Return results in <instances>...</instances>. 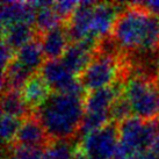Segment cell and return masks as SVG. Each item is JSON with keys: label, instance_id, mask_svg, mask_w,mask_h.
<instances>
[{"label": "cell", "instance_id": "cell-8", "mask_svg": "<svg viewBox=\"0 0 159 159\" xmlns=\"http://www.w3.org/2000/svg\"><path fill=\"white\" fill-rule=\"evenodd\" d=\"M97 1H79V5L65 22L70 43L79 42L89 37L93 12Z\"/></svg>", "mask_w": 159, "mask_h": 159}, {"label": "cell", "instance_id": "cell-6", "mask_svg": "<svg viewBox=\"0 0 159 159\" xmlns=\"http://www.w3.org/2000/svg\"><path fill=\"white\" fill-rule=\"evenodd\" d=\"M39 73L43 77L52 92L69 93L79 97L86 95V91L81 86L78 77L73 75L61 59H45Z\"/></svg>", "mask_w": 159, "mask_h": 159}, {"label": "cell", "instance_id": "cell-13", "mask_svg": "<svg viewBox=\"0 0 159 159\" xmlns=\"http://www.w3.org/2000/svg\"><path fill=\"white\" fill-rule=\"evenodd\" d=\"M40 37L43 55L48 61L62 58L63 53L70 44L65 23L41 35Z\"/></svg>", "mask_w": 159, "mask_h": 159}, {"label": "cell", "instance_id": "cell-5", "mask_svg": "<svg viewBox=\"0 0 159 159\" xmlns=\"http://www.w3.org/2000/svg\"><path fill=\"white\" fill-rule=\"evenodd\" d=\"M78 143L87 159H114L119 145V123L109 122L105 127L80 137Z\"/></svg>", "mask_w": 159, "mask_h": 159}, {"label": "cell", "instance_id": "cell-24", "mask_svg": "<svg viewBox=\"0 0 159 159\" xmlns=\"http://www.w3.org/2000/svg\"><path fill=\"white\" fill-rule=\"evenodd\" d=\"M15 53L16 51L6 44L5 42L1 43V69L2 71L6 70L9 64L15 59Z\"/></svg>", "mask_w": 159, "mask_h": 159}, {"label": "cell", "instance_id": "cell-26", "mask_svg": "<svg viewBox=\"0 0 159 159\" xmlns=\"http://www.w3.org/2000/svg\"><path fill=\"white\" fill-rule=\"evenodd\" d=\"M153 152L152 151H142V152H134L128 156L125 159H152Z\"/></svg>", "mask_w": 159, "mask_h": 159}, {"label": "cell", "instance_id": "cell-7", "mask_svg": "<svg viewBox=\"0 0 159 159\" xmlns=\"http://www.w3.org/2000/svg\"><path fill=\"white\" fill-rule=\"evenodd\" d=\"M100 40L87 37L79 42L70 43L61 61L75 75L79 77L92 62Z\"/></svg>", "mask_w": 159, "mask_h": 159}, {"label": "cell", "instance_id": "cell-22", "mask_svg": "<svg viewBox=\"0 0 159 159\" xmlns=\"http://www.w3.org/2000/svg\"><path fill=\"white\" fill-rule=\"evenodd\" d=\"M45 149L28 146L9 145L8 155L11 159H44Z\"/></svg>", "mask_w": 159, "mask_h": 159}, {"label": "cell", "instance_id": "cell-16", "mask_svg": "<svg viewBox=\"0 0 159 159\" xmlns=\"http://www.w3.org/2000/svg\"><path fill=\"white\" fill-rule=\"evenodd\" d=\"M35 72H31L25 67L22 64L14 59L13 62L9 64L7 69L2 71V77H1V89L2 92L8 91V89H15V91H21L23 85L26 81Z\"/></svg>", "mask_w": 159, "mask_h": 159}, {"label": "cell", "instance_id": "cell-4", "mask_svg": "<svg viewBox=\"0 0 159 159\" xmlns=\"http://www.w3.org/2000/svg\"><path fill=\"white\" fill-rule=\"evenodd\" d=\"M159 130V119L145 121L131 116L119 123V144L128 155L150 151Z\"/></svg>", "mask_w": 159, "mask_h": 159}, {"label": "cell", "instance_id": "cell-15", "mask_svg": "<svg viewBox=\"0 0 159 159\" xmlns=\"http://www.w3.org/2000/svg\"><path fill=\"white\" fill-rule=\"evenodd\" d=\"M36 36L37 33L35 27L28 23H16L7 28H2V42L15 51L34 40Z\"/></svg>", "mask_w": 159, "mask_h": 159}, {"label": "cell", "instance_id": "cell-19", "mask_svg": "<svg viewBox=\"0 0 159 159\" xmlns=\"http://www.w3.org/2000/svg\"><path fill=\"white\" fill-rule=\"evenodd\" d=\"M22 120L11 116V115L2 114L1 116V137L2 142L6 145H12L16 138L18 131L20 129Z\"/></svg>", "mask_w": 159, "mask_h": 159}, {"label": "cell", "instance_id": "cell-25", "mask_svg": "<svg viewBox=\"0 0 159 159\" xmlns=\"http://www.w3.org/2000/svg\"><path fill=\"white\" fill-rule=\"evenodd\" d=\"M135 5L148 11L149 13L153 14L159 18V0H149V1H135Z\"/></svg>", "mask_w": 159, "mask_h": 159}, {"label": "cell", "instance_id": "cell-17", "mask_svg": "<svg viewBox=\"0 0 159 159\" xmlns=\"http://www.w3.org/2000/svg\"><path fill=\"white\" fill-rule=\"evenodd\" d=\"M1 109L2 114L15 116L22 120L34 114V111H31L30 108L26 105L21 92L15 89H8L2 92Z\"/></svg>", "mask_w": 159, "mask_h": 159}, {"label": "cell", "instance_id": "cell-11", "mask_svg": "<svg viewBox=\"0 0 159 159\" xmlns=\"http://www.w3.org/2000/svg\"><path fill=\"white\" fill-rule=\"evenodd\" d=\"M37 9L31 1H1V27L7 28L16 23L34 26Z\"/></svg>", "mask_w": 159, "mask_h": 159}, {"label": "cell", "instance_id": "cell-2", "mask_svg": "<svg viewBox=\"0 0 159 159\" xmlns=\"http://www.w3.org/2000/svg\"><path fill=\"white\" fill-rule=\"evenodd\" d=\"M84 98L52 92L48 100L34 111L52 142H71L79 135L85 114Z\"/></svg>", "mask_w": 159, "mask_h": 159}, {"label": "cell", "instance_id": "cell-12", "mask_svg": "<svg viewBox=\"0 0 159 159\" xmlns=\"http://www.w3.org/2000/svg\"><path fill=\"white\" fill-rule=\"evenodd\" d=\"M20 92L26 105L30 108L31 111H37L52 93L47 81L39 72H35L27 80Z\"/></svg>", "mask_w": 159, "mask_h": 159}, {"label": "cell", "instance_id": "cell-10", "mask_svg": "<svg viewBox=\"0 0 159 159\" xmlns=\"http://www.w3.org/2000/svg\"><path fill=\"white\" fill-rule=\"evenodd\" d=\"M123 91V83L87 92L84 98L85 114H111L115 100Z\"/></svg>", "mask_w": 159, "mask_h": 159}, {"label": "cell", "instance_id": "cell-20", "mask_svg": "<svg viewBox=\"0 0 159 159\" xmlns=\"http://www.w3.org/2000/svg\"><path fill=\"white\" fill-rule=\"evenodd\" d=\"M131 116H134L131 106L129 103L128 99L124 97L123 91H122V93L117 97L111 108V122L121 123L124 120L129 119Z\"/></svg>", "mask_w": 159, "mask_h": 159}, {"label": "cell", "instance_id": "cell-21", "mask_svg": "<svg viewBox=\"0 0 159 159\" xmlns=\"http://www.w3.org/2000/svg\"><path fill=\"white\" fill-rule=\"evenodd\" d=\"M44 159H73V145L71 142H52L45 149Z\"/></svg>", "mask_w": 159, "mask_h": 159}, {"label": "cell", "instance_id": "cell-18", "mask_svg": "<svg viewBox=\"0 0 159 159\" xmlns=\"http://www.w3.org/2000/svg\"><path fill=\"white\" fill-rule=\"evenodd\" d=\"M53 5V4H52ZM64 25V21L62 18L58 15L55 9L52 8V6L49 7H43V8L37 9L35 18V23L34 27L36 29L37 35H43L48 31L52 30L57 27Z\"/></svg>", "mask_w": 159, "mask_h": 159}, {"label": "cell", "instance_id": "cell-1", "mask_svg": "<svg viewBox=\"0 0 159 159\" xmlns=\"http://www.w3.org/2000/svg\"><path fill=\"white\" fill-rule=\"evenodd\" d=\"M111 35L127 53L155 52L159 50V18L134 2H127Z\"/></svg>", "mask_w": 159, "mask_h": 159}, {"label": "cell", "instance_id": "cell-9", "mask_svg": "<svg viewBox=\"0 0 159 159\" xmlns=\"http://www.w3.org/2000/svg\"><path fill=\"white\" fill-rule=\"evenodd\" d=\"M52 141L48 136L43 125L41 124L35 114H31L22 120L18 131L14 145L28 146V148H41L47 149ZM12 144V145H13Z\"/></svg>", "mask_w": 159, "mask_h": 159}, {"label": "cell", "instance_id": "cell-3", "mask_svg": "<svg viewBox=\"0 0 159 159\" xmlns=\"http://www.w3.org/2000/svg\"><path fill=\"white\" fill-rule=\"evenodd\" d=\"M123 94L134 116L145 121L159 119V78L131 73L123 83Z\"/></svg>", "mask_w": 159, "mask_h": 159}, {"label": "cell", "instance_id": "cell-28", "mask_svg": "<svg viewBox=\"0 0 159 159\" xmlns=\"http://www.w3.org/2000/svg\"><path fill=\"white\" fill-rule=\"evenodd\" d=\"M152 159H159V155H156V153H153V158Z\"/></svg>", "mask_w": 159, "mask_h": 159}, {"label": "cell", "instance_id": "cell-14", "mask_svg": "<svg viewBox=\"0 0 159 159\" xmlns=\"http://www.w3.org/2000/svg\"><path fill=\"white\" fill-rule=\"evenodd\" d=\"M15 59L31 72H39L40 67L44 63L40 35L19 49L15 53Z\"/></svg>", "mask_w": 159, "mask_h": 159}, {"label": "cell", "instance_id": "cell-23", "mask_svg": "<svg viewBox=\"0 0 159 159\" xmlns=\"http://www.w3.org/2000/svg\"><path fill=\"white\" fill-rule=\"evenodd\" d=\"M79 5V1H71V0H63V1H53L52 8L55 12L62 18L64 23L70 19L77 7Z\"/></svg>", "mask_w": 159, "mask_h": 159}, {"label": "cell", "instance_id": "cell-27", "mask_svg": "<svg viewBox=\"0 0 159 159\" xmlns=\"http://www.w3.org/2000/svg\"><path fill=\"white\" fill-rule=\"evenodd\" d=\"M150 151H152L156 155H159V130H158V134H157V137H156L155 139V143H153V145H152Z\"/></svg>", "mask_w": 159, "mask_h": 159}]
</instances>
